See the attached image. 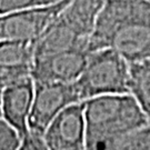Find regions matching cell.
Wrapping results in <instances>:
<instances>
[{
    "instance_id": "1",
    "label": "cell",
    "mask_w": 150,
    "mask_h": 150,
    "mask_svg": "<svg viewBox=\"0 0 150 150\" xmlns=\"http://www.w3.org/2000/svg\"><path fill=\"white\" fill-rule=\"evenodd\" d=\"M110 48L129 64L150 58V1L106 0L88 51Z\"/></svg>"
},
{
    "instance_id": "2",
    "label": "cell",
    "mask_w": 150,
    "mask_h": 150,
    "mask_svg": "<svg viewBox=\"0 0 150 150\" xmlns=\"http://www.w3.org/2000/svg\"><path fill=\"white\" fill-rule=\"evenodd\" d=\"M83 107L86 150H111L150 120L129 92L93 97Z\"/></svg>"
},
{
    "instance_id": "3",
    "label": "cell",
    "mask_w": 150,
    "mask_h": 150,
    "mask_svg": "<svg viewBox=\"0 0 150 150\" xmlns=\"http://www.w3.org/2000/svg\"><path fill=\"white\" fill-rule=\"evenodd\" d=\"M130 64L110 48L89 54L87 64L75 81L81 101L103 95L128 93Z\"/></svg>"
},
{
    "instance_id": "4",
    "label": "cell",
    "mask_w": 150,
    "mask_h": 150,
    "mask_svg": "<svg viewBox=\"0 0 150 150\" xmlns=\"http://www.w3.org/2000/svg\"><path fill=\"white\" fill-rule=\"evenodd\" d=\"M80 101L75 82H35L29 129L43 134L49 123L64 108Z\"/></svg>"
},
{
    "instance_id": "5",
    "label": "cell",
    "mask_w": 150,
    "mask_h": 150,
    "mask_svg": "<svg viewBox=\"0 0 150 150\" xmlns=\"http://www.w3.org/2000/svg\"><path fill=\"white\" fill-rule=\"evenodd\" d=\"M70 0L30 8L0 16V40H22L35 42L58 17Z\"/></svg>"
},
{
    "instance_id": "6",
    "label": "cell",
    "mask_w": 150,
    "mask_h": 150,
    "mask_svg": "<svg viewBox=\"0 0 150 150\" xmlns=\"http://www.w3.org/2000/svg\"><path fill=\"white\" fill-rule=\"evenodd\" d=\"M43 138L49 150H86L83 101L64 108L49 123Z\"/></svg>"
},
{
    "instance_id": "7",
    "label": "cell",
    "mask_w": 150,
    "mask_h": 150,
    "mask_svg": "<svg viewBox=\"0 0 150 150\" xmlns=\"http://www.w3.org/2000/svg\"><path fill=\"white\" fill-rule=\"evenodd\" d=\"M89 51L71 49L35 58L31 77L35 82H75L87 64Z\"/></svg>"
},
{
    "instance_id": "8",
    "label": "cell",
    "mask_w": 150,
    "mask_h": 150,
    "mask_svg": "<svg viewBox=\"0 0 150 150\" xmlns=\"http://www.w3.org/2000/svg\"><path fill=\"white\" fill-rule=\"evenodd\" d=\"M33 60V42L0 40V88L5 89L32 78Z\"/></svg>"
},
{
    "instance_id": "9",
    "label": "cell",
    "mask_w": 150,
    "mask_h": 150,
    "mask_svg": "<svg viewBox=\"0 0 150 150\" xmlns=\"http://www.w3.org/2000/svg\"><path fill=\"white\" fill-rule=\"evenodd\" d=\"M35 95L32 78L2 89V118L23 134L29 130V117Z\"/></svg>"
},
{
    "instance_id": "10",
    "label": "cell",
    "mask_w": 150,
    "mask_h": 150,
    "mask_svg": "<svg viewBox=\"0 0 150 150\" xmlns=\"http://www.w3.org/2000/svg\"><path fill=\"white\" fill-rule=\"evenodd\" d=\"M88 38L82 37L74 30L59 13L42 35L33 42L35 58L77 48L88 50Z\"/></svg>"
},
{
    "instance_id": "11",
    "label": "cell",
    "mask_w": 150,
    "mask_h": 150,
    "mask_svg": "<svg viewBox=\"0 0 150 150\" xmlns=\"http://www.w3.org/2000/svg\"><path fill=\"white\" fill-rule=\"evenodd\" d=\"M105 1L106 0H70L60 12V17L80 36L89 39Z\"/></svg>"
},
{
    "instance_id": "12",
    "label": "cell",
    "mask_w": 150,
    "mask_h": 150,
    "mask_svg": "<svg viewBox=\"0 0 150 150\" xmlns=\"http://www.w3.org/2000/svg\"><path fill=\"white\" fill-rule=\"evenodd\" d=\"M129 93L150 119V58L130 64Z\"/></svg>"
},
{
    "instance_id": "13",
    "label": "cell",
    "mask_w": 150,
    "mask_h": 150,
    "mask_svg": "<svg viewBox=\"0 0 150 150\" xmlns=\"http://www.w3.org/2000/svg\"><path fill=\"white\" fill-rule=\"evenodd\" d=\"M111 150H150V120L145 127L122 140Z\"/></svg>"
},
{
    "instance_id": "14",
    "label": "cell",
    "mask_w": 150,
    "mask_h": 150,
    "mask_svg": "<svg viewBox=\"0 0 150 150\" xmlns=\"http://www.w3.org/2000/svg\"><path fill=\"white\" fill-rule=\"evenodd\" d=\"M60 0H0V16L36 7L56 4Z\"/></svg>"
},
{
    "instance_id": "15",
    "label": "cell",
    "mask_w": 150,
    "mask_h": 150,
    "mask_svg": "<svg viewBox=\"0 0 150 150\" xmlns=\"http://www.w3.org/2000/svg\"><path fill=\"white\" fill-rule=\"evenodd\" d=\"M22 134L5 119L0 118V150H18Z\"/></svg>"
},
{
    "instance_id": "16",
    "label": "cell",
    "mask_w": 150,
    "mask_h": 150,
    "mask_svg": "<svg viewBox=\"0 0 150 150\" xmlns=\"http://www.w3.org/2000/svg\"><path fill=\"white\" fill-rule=\"evenodd\" d=\"M18 150H49V148L45 141L42 134L29 129L22 136L21 144Z\"/></svg>"
},
{
    "instance_id": "17",
    "label": "cell",
    "mask_w": 150,
    "mask_h": 150,
    "mask_svg": "<svg viewBox=\"0 0 150 150\" xmlns=\"http://www.w3.org/2000/svg\"><path fill=\"white\" fill-rule=\"evenodd\" d=\"M2 117V88H0V118Z\"/></svg>"
},
{
    "instance_id": "18",
    "label": "cell",
    "mask_w": 150,
    "mask_h": 150,
    "mask_svg": "<svg viewBox=\"0 0 150 150\" xmlns=\"http://www.w3.org/2000/svg\"><path fill=\"white\" fill-rule=\"evenodd\" d=\"M148 1H150V0H148Z\"/></svg>"
}]
</instances>
